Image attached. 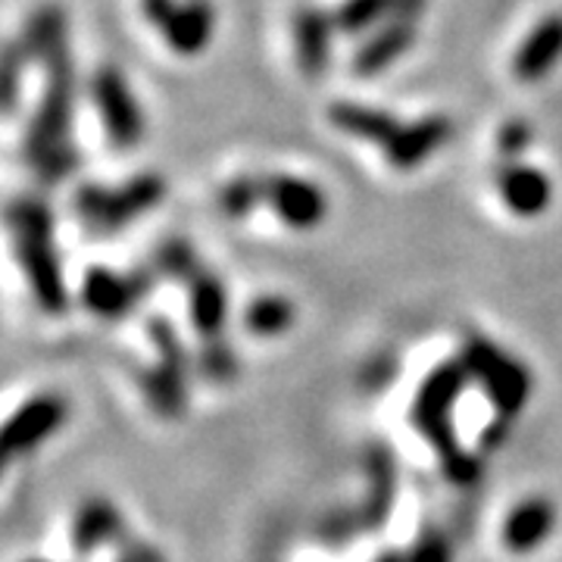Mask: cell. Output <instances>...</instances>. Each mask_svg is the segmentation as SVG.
Masks as SVG:
<instances>
[{
	"label": "cell",
	"mask_w": 562,
	"mask_h": 562,
	"mask_svg": "<svg viewBox=\"0 0 562 562\" xmlns=\"http://www.w3.org/2000/svg\"><path fill=\"white\" fill-rule=\"evenodd\" d=\"M562 60V13L541 20L513 57V76L519 81L547 79Z\"/></svg>",
	"instance_id": "5b68a950"
},
{
	"label": "cell",
	"mask_w": 562,
	"mask_h": 562,
	"mask_svg": "<svg viewBox=\"0 0 562 562\" xmlns=\"http://www.w3.org/2000/svg\"><path fill=\"white\" fill-rule=\"evenodd\" d=\"M150 16L160 22L166 41L179 54H198L210 44L216 16L210 13L206 3H188V7H172V0H147Z\"/></svg>",
	"instance_id": "7a4b0ae2"
},
{
	"label": "cell",
	"mask_w": 562,
	"mask_h": 562,
	"mask_svg": "<svg viewBox=\"0 0 562 562\" xmlns=\"http://www.w3.org/2000/svg\"><path fill=\"white\" fill-rule=\"evenodd\" d=\"M262 198V181L238 179L222 191V206L228 216H247Z\"/></svg>",
	"instance_id": "7c38bea8"
},
{
	"label": "cell",
	"mask_w": 562,
	"mask_h": 562,
	"mask_svg": "<svg viewBox=\"0 0 562 562\" xmlns=\"http://www.w3.org/2000/svg\"><path fill=\"white\" fill-rule=\"evenodd\" d=\"M450 135H453V125L447 116H425L413 125H401L397 135L387 140L382 150L394 169H416L431 154H438Z\"/></svg>",
	"instance_id": "277c9868"
},
{
	"label": "cell",
	"mask_w": 562,
	"mask_h": 562,
	"mask_svg": "<svg viewBox=\"0 0 562 562\" xmlns=\"http://www.w3.org/2000/svg\"><path fill=\"white\" fill-rule=\"evenodd\" d=\"M331 122L353 135V138L369 140V144H379L384 147L387 140L397 135L403 122H397L391 113L384 110H372V106H362V103H335L331 106Z\"/></svg>",
	"instance_id": "30bf717a"
},
{
	"label": "cell",
	"mask_w": 562,
	"mask_h": 562,
	"mask_svg": "<svg viewBox=\"0 0 562 562\" xmlns=\"http://www.w3.org/2000/svg\"><path fill=\"white\" fill-rule=\"evenodd\" d=\"M66 416H69L66 397L44 391V394H35L20 403L7 419L0 422V479L16 462L50 441V435L66 422Z\"/></svg>",
	"instance_id": "6da1fadb"
},
{
	"label": "cell",
	"mask_w": 562,
	"mask_h": 562,
	"mask_svg": "<svg viewBox=\"0 0 562 562\" xmlns=\"http://www.w3.org/2000/svg\"><path fill=\"white\" fill-rule=\"evenodd\" d=\"M501 194L516 216H538L550 203L553 188H550V179L541 169L513 160L506 162V169L501 172Z\"/></svg>",
	"instance_id": "8992f818"
},
{
	"label": "cell",
	"mask_w": 562,
	"mask_h": 562,
	"mask_svg": "<svg viewBox=\"0 0 562 562\" xmlns=\"http://www.w3.org/2000/svg\"><path fill=\"white\" fill-rule=\"evenodd\" d=\"M294 44L306 76H322L331 50V22L322 10H301L294 20Z\"/></svg>",
	"instance_id": "9c48e42d"
},
{
	"label": "cell",
	"mask_w": 562,
	"mask_h": 562,
	"mask_svg": "<svg viewBox=\"0 0 562 562\" xmlns=\"http://www.w3.org/2000/svg\"><path fill=\"white\" fill-rule=\"evenodd\" d=\"M422 10V0H347L338 10L341 32H366L382 20H413Z\"/></svg>",
	"instance_id": "8fae6325"
},
{
	"label": "cell",
	"mask_w": 562,
	"mask_h": 562,
	"mask_svg": "<svg viewBox=\"0 0 562 562\" xmlns=\"http://www.w3.org/2000/svg\"><path fill=\"white\" fill-rule=\"evenodd\" d=\"M29 562H44V560H29Z\"/></svg>",
	"instance_id": "5bb4252c"
},
{
	"label": "cell",
	"mask_w": 562,
	"mask_h": 562,
	"mask_svg": "<svg viewBox=\"0 0 562 562\" xmlns=\"http://www.w3.org/2000/svg\"><path fill=\"white\" fill-rule=\"evenodd\" d=\"M98 101H101L103 120L110 125L113 138L120 144H135L140 138V113L125 81L116 72H103L98 81Z\"/></svg>",
	"instance_id": "ba28073f"
},
{
	"label": "cell",
	"mask_w": 562,
	"mask_h": 562,
	"mask_svg": "<svg viewBox=\"0 0 562 562\" xmlns=\"http://www.w3.org/2000/svg\"><path fill=\"white\" fill-rule=\"evenodd\" d=\"M416 41V25L413 20H387V25L379 29L375 38H369L353 57V72L357 76H379L391 63L403 57Z\"/></svg>",
	"instance_id": "52a82bcc"
},
{
	"label": "cell",
	"mask_w": 562,
	"mask_h": 562,
	"mask_svg": "<svg viewBox=\"0 0 562 562\" xmlns=\"http://www.w3.org/2000/svg\"><path fill=\"white\" fill-rule=\"evenodd\" d=\"M262 198L276 206L281 220L294 228H310L325 220L328 201L313 181L294 179V176H272L262 181Z\"/></svg>",
	"instance_id": "3957f363"
},
{
	"label": "cell",
	"mask_w": 562,
	"mask_h": 562,
	"mask_svg": "<svg viewBox=\"0 0 562 562\" xmlns=\"http://www.w3.org/2000/svg\"><path fill=\"white\" fill-rule=\"evenodd\" d=\"M528 140H531V128H528V122L513 120V122H506V125L501 128V135H497V147H501V154L506 157V160H516L525 147H528Z\"/></svg>",
	"instance_id": "4fadbf2b"
}]
</instances>
